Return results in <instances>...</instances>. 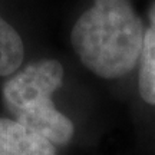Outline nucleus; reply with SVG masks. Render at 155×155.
Masks as SVG:
<instances>
[{
  "instance_id": "nucleus-1",
  "label": "nucleus",
  "mask_w": 155,
  "mask_h": 155,
  "mask_svg": "<svg viewBox=\"0 0 155 155\" xmlns=\"http://www.w3.org/2000/svg\"><path fill=\"white\" fill-rule=\"evenodd\" d=\"M144 33L129 0H95L76 20L71 40L85 66L101 78L114 79L135 68Z\"/></svg>"
},
{
  "instance_id": "nucleus-2",
  "label": "nucleus",
  "mask_w": 155,
  "mask_h": 155,
  "mask_svg": "<svg viewBox=\"0 0 155 155\" xmlns=\"http://www.w3.org/2000/svg\"><path fill=\"white\" fill-rule=\"evenodd\" d=\"M63 68L58 61L32 63L12 76L3 86V98L16 121L29 127L52 144H68L73 124L52 104V94L61 88Z\"/></svg>"
},
{
  "instance_id": "nucleus-3",
  "label": "nucleus",
  "mask_w": 155,
  "mask_h": 155,
  "mask_svg": "<svg viewBox=\"0 0 155 155\" xmlns=\"http://www.w3.org/2000/svg\"><path fill=\"white\" fill-rule=\"evenodd\" d=\"M0 155H55L53 144L15 119H0Z\"/></svg>"
},
{
  "instance_id": "nucleus-4",
  "label": "nucleus",
  "mask_w": 155,
  "mask_h": 155,
  "mask_svg": "<svg viewBox=\"0 0 155 155\" xmlns=\"http://www.w3.org/2000/svg\"><path fill=\"white\" fill-rule=\"evenodd\" d=\"M139 59V94L147 104L155 105V3L150 9V28L144 33V43Z\"/></svg>"
},
{
  "instance_id": "nucleus-5",
  "label": "nucleus",
  "mask_w": 155,
  "mask_h": 155,
  "mask_svg": "<svg viewBox=\"0 0 155 155\" xmlns=\"http://www.w3.org/2000/svg\"><path fill=\"white\" fill-rule=\"evenodd\" d=\"M23 61V42L19 33L0 16V76L12 75Z\"/></svg>"
}]
</instances>
